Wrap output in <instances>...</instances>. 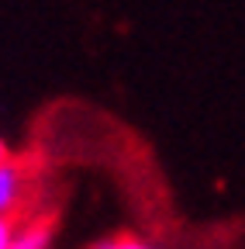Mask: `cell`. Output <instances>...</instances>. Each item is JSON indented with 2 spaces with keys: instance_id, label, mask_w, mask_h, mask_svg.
<instances>
[{
  "instance_id": "1",
  "label": "cell",
  "mask_w": 245,
  "mask_h": 249,
  "mask_svg": "<svg viewBox=\"0 0 245 249\" xmlns=\"http://www.w3.org/2000/svg\"><path fill=\"white\" fill-rule=\"evenodd\" d=\"M42 170L32 152H11L0 160V218H21L38 211Z\"/></svg>"
},
{
  "instance_id": "2",
  "label": "cell",
  "mask_w": 245,
  "mask_h": 249,
  "mask_svg": "<svg viewBox=\"0 0 245 249\" xmlns=\"http://www.w3.org/2000/svg\"><path fill=\"white\" fill-rule=\"evenodd\" d=\"M52 239H55V218L49 211H35L17 222L11 249H52Z\"/></svg>"
},
{
  "instance_id": "3",
  "label": "cell",
  "mask_w": 245,
  "mask_h": 249,
  "mask_svg": "<svg viewBox=\"0 0 245 249\" xmlns=\"http://www.w3.org/2000/svg\"><path fill=\"white\" fill-rule=\"evenodd\" d=\"M86 249H169V246H163L159 239L138 235V232H114V235H104L97 242H90Z\"/></svg>"
},
{
  "instance_id": "4",
  "label": "cell",
  "mask_w": 245,
  "mask_h": 249,
  "mask_svg": "<svg viewBox=\"0 0 245 249\" xmlns=\"http://www.w3.org/2000/svg\"><path fill=\"white\" fill-rule=\"evenodd\" d=\"M14 235H17V222L14 218H0V249H11Z\"/></svg>"
},
{
  "instance_id": "5",
  "label": "cell",
  "mask_w": 245,
  "mask_h": 249,
  "mask_svg": "<svg viewBox=\"0 0 245 249\" xmlns=\"http://www.w3.org/2000/svg\"><path fill=\"white\" fill-rule=\"evenodd\" d=\"M4 156H11V145H7L4 139H0V160H4Z\"/></svg>"
}]
</instances>
